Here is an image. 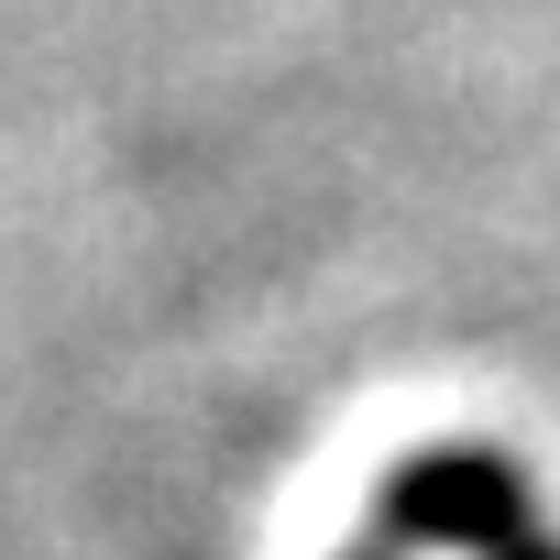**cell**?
I'll return each mask as SVG.
<instances>
[{
    "mask_svg": "<svg viewBox=\"0 0 560 560\" xmlns=\"http://www.w3.org/2000/svg\"><path fill=\"white\" fill-rule=\"evenodd\" d=\"M538 538V494H527V472L505 462V451H483V440H451V451H418V462H396L385 472V494H374V549L385 560H516Z\"/></svg>",
    "mask_w": 560,
    "mask_h": 560,
    "instance_id": "obj_1",
    "label": "cell"
},
{
    "mask_svg": "<svg viewBox=\"0 0 560 560\" xmlns=\"http://www.w3.org/2000/svg\"><path fill=\"white\" fill-rule=\"evenodd\" d=\"M516 560H560V538H549V527H538V538H527V549H516Z\"/></svg>",
    "mask_w": 560,
    "mask_h": 560,
    "instance_id": "obj_2",
    "label": "cell"
},
{
    "mask_svg": "<svg viewBox=\"0 0 560 560\" xmlns=\"http://www.w3.org/2000/svg\"><path fill=\"white\" fill-rule=\"evenodd\" d=\"M352 560H385V549H352Z\"/></svg>",
    "mask_w": 560,
    "mask_h": 560,
    "instance_id": "obj_3",
    "label": "cell"
}]
</instances>
